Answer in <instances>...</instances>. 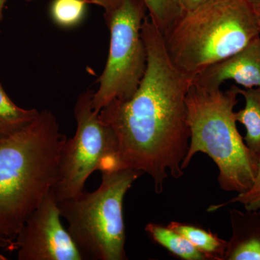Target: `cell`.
I'll return each instance as SVG.
<instances>
[{
	"label": "cell",
	"mask_w": 260,
	"mask_h": 260,
	"mask_svg": "<svg viewBox=\"0 0 260 260\" xmlns=\"http://www.w3.org/2000/svg\"><path fill=\"white\" fill-rule=\"evenodd\" d=\"M67 139L44 109L30 125L0 140V234L10 242L52 190Z\"/></svg>",
	"instance_id": "obj_2"
},
{
	"label": "cell",
	"mask_w": 260,
	"mask_h": 260,
	"mask_svg": "<svg viewBox=\"0 0 260 260\" xmlns=\"http://www.w3.org/2000/svg\"><path fill=\"white\" fill-rule=\"evenodd\" d=\"M148 16L162 35L184 13L179 0H143Z\"/></svg>",
	"instance_id": "obj_16"
},
{
	"label": "cell",
	"mask_w": 260,
	"mask_h": 260,
	"mask_svg": "<svg viewBox=\"0 0 260 260\" xmlns=\"http://www.w3.org/2000/svg\"><path fill=\"white\" fill-rule=\"evenodd\" d=\"M59 202L49 191L30 214L13 243L18 260H83L60 220Z\"/></svg>",
	"instance_id": "obj_8"
},
{
	"label": "cell",
	"mask_w": 260,
	"mask_h": 260,
	"mask_svg": "<svg viewBox=\"0 0 260 260\" xmlns=\"http://www.w3.org/2000/svg\"><path fill=\"white\" fill-rule=\"evenodd\" d=\"M8 0H0V23L3 20V9Z\"/></svg>",
	"instance_id": "obj_22"
},
{
	"label": "cell",
	"mask_w": 260,
	"mask_h": 260,
	"mask_svg": "<svg viewBox=\"0 0 260 260\" xmlns=\"http://www.w3.org/2000/svg\"><path fill=\"white\" fill-rule=\"evenodd\" d=\"M234 203H240L244 205L245 210H257L260 208V159L257 174L252 187L245 192L238 194L237 196L223 203L210 205L208 208V212L211 213L217 211L220 208Z\"/></svg>",
	"instance_id": "obj_17"
},
{
	"label": "cell",
	"mask_w": 260,
	"mask_h": 260,
	"mask_svg": "<svg viewBox=\"0 0 260 260\" xmlns=\"http://www.w3.org/2000/svg\"><path fill=\"white\" fill-rule=\"evenodd\" d=\"M90 4H93L101 7L104 11H110L120 6L124 0H85Z\"/></svg>",
	"instance_id": "obj_18"
},
{
	"label": "cell",
	"mask_w": 260,
	"mask_h": 260,
	"mask_svg": "<svg viewBox=\"0 0 260 260\" xmlns=\"http://www.w3.org/2000/svg\"><path fill=\"white\" fill-rule=\"evenodd\" d=\"M247 1L252 7L256 14L260 15V0H247Z\"/></svg>",
	"instance_id": "obj_21"
},
{
	"label": "cell",
	"mask_w": 260,
	"mask_h": 260,
	"mask_svg": "<svg viewBox=\"0 0 260 260\" xmlns=\"http://www.w3.org/2000/svg\"><path fill=\"white\" fill-rule=\"evenodd\" d=\"M145 232L157 244L166 248L174 255L184 260H208L206 256L197 249L185 237L169 227L150 223L145 228Z\"/></svg>",
	"instance_id": "obj_14"
},
{
	"label": "cell",
	"mask_w": 260,
	"mask_h": 260,
	"mask_svg": "<svg viewBox=\"0 0 260 260\" xmlns=\"http://www.w3.org/2000/svg\"><path fill=\"white\" fill-rule=\"evenodd\" d=\"M168 227L185 237L208 260H224L228 241L219 237L216 234L190 224L176 221L171 222Z\"/></svg>",
	"instance_id": "obj_12"
},
{
	"label": "cell",
	"mask_w": 260,
	"mask_h": 260,
	"mask_svg": "<svg viewBox=\"0 0 260 260\" xmlns=\"http://www.w3.org/2000/svg\"><path fill=\"white\" fill-rule=\"evenodd\" d=\"M229 213L232 234L224 260H260V208Z\"/></svg>",
	"instance_id": "obj_10"
},
{
	"label": "cell",
	"mask_w": 260,
	"mask_h": 260,
	"mask_svg": "<svg viewBox=\"0 0 260 260\" xmlns=\"http://www.w3.org/2000/svg\"><path fill=\"white\" fill-rule=\"evenodd\" d=\"M143 174L133 169L102 172L96 190L59 202L61 216L83 259H127L123 202Z\"/></svg>",
	"instance_id": "obj_5"
},
{
	"label": "cell",
	"mask_w": 260,
	"mask_h": 260,
	"mask_svg": "<svg viewBox=\"0 0 260 260\" xmlns=\"http://www.w3.org/2000/svg\"><path fill=\"white\" fill-rule=\"evenodd\" d=\"M259 36L258 15L247 0H208L183 13L164 38L173 64L193 79Z\"/></svg>",
	"instance_id": "obj_4"
},
{
	"label": "cell",
	"mask_w": 260,
	"mask_h": 260,
	"mask_svg": "<svg viewBox=\"0 0 260 260\" xmlns=\"http://www.w3.org/2000/svg\"><path fill=\"white\" fill-rule=\"evenodd\" d=\"M13 242H10L8 239H5L3 236L0 234V249H3V248H7L10 250H13ZM0 259H5L3 256L0 255Z\"/></svg>",
	"instance_id": "obj_20"
},
{
	"label": "cell",
	"mask_w": 260,
	"mask_h": 260,
	"mask_svg": "<svg viewBox=\"0 0 260 260\" xmlns=\"http://www.w3.org/2000/svg\"><path fill=\"white\" fill-rule=\"evenodd\" d=\"M141 34L148 66L138 90L128 100L109 103L99 116L116 135L121 168L146 173L160 194L168 172L175 179L184 175L190 140L186 96L193 79L173 64L164 35L148 15Z\"/></svg>",
	"instance_id": "obj_1"
},
{
	"label": "cell",
	"mask_w": 260,
	"mask_h": 260,
	"mask_svg": "<svg viewBox=\"0 0 260 260\" xmlns=\"http://www.w3.org/2000/svg\"><path fill=\"white\" fill-rule=\"evenodd\" d=\"M93 93L88 89L75 102L76 133L67 139L61 150L57 180L52 189L58 202L81 194L87 179L95 171L122 169L116 135L92 108Z\"/></svg>",
	"instance_id": "obj_7"
},
{
	"label": "cell",
	"mask_w": 260,
	"mask_h": 260,
	"mask_svg": "<svg viewBox=\"0 0 260 260\" xmlns=\"http://www.w3.org/2000/svg\"><path fill=\"white\" fill-rule=\"evenodd\" d=\"M147 11L143 0H124L116 9L104 12L110 44L99 89L91 100L99 114L113 101L131 99L144 77L148 52L141 28Z\"/></svg>",
	"instance_id": "obj_6"
},
{
	"label": "cell",
	"mask_w": 260,
	"mask_h": 260,
	"mask_svg": "<svg viewBox=\"0 0 260 260\" xmlns=\"http://www.w3.org/2000/svg\"><path fill=\"white\" fill-rule=\"evenodd\" d=\"M232 87L245 100V107L235 113L236 119L245 126L244 143L260 158V88H241Z\"/></svg>",
	"instance_id": "obj_11"
},
{
	"label": "cell",
	"mask_w": 260,
	"mask_h": 260,
	"mask_svg": "<svg viewBox=\"0 0 260 260\" xmlns=\"http://www.w3.org/2000/svg\"><path fill=\"white\" fill-rule=\"evenodd\" d=\"M258 20H259V23L260 25V15H258Z\"/></svg>",
	"instance_id": "obj_24"
},
{
	"label": "cell",
	"mask_w": 260,
	"mask_h": 260,
	"mask_svg": "<svg viewBox=\"0 0 260 260\" xmlns=\"http://www.w3.org/2000/svg\"><path fill=\"white\" fill-rule=\"evenodd\" d=\"M88 4L85 0H52L49 15L57 26L73 28L85 18Z\"/></svg>",
	"instance_id": "obj_15"
},
{
	"label": "cell",
	"mask_w": 260,
	"mask_h": 260,
	"mask_svg": "<svg viewBox=\"0 0 260 260\" xmlns=\"http://www.w3.org/2000/svg\"><path fill=\"white\" fill-rule=\"evenodd\" d=\"M37 109H25L15 104L0 83V140L21 131L39 116Z\"/></svg>",
	"instance_id": "obj_13"
},
{
	"label": "cell",
	"mask_w": 260,
	"mask_h": 260,
	"mask_svg": "<svg viewBox=\"0 0 260 260\" xmlns=\"http://www.w3.org/2000/svg\"><path fill=\"white\" fill-rule=\"evenodd\" d=\"M208 0H179L181 8L184 13L196 10L206 3Z\"/></svg>",
	"instance_id": "obj_19"
},
{
	"label": "cell",
	"mask_w": 260,
	"mask_h": 260,
	"mask_svg": "<svg viewBox=\"0 0 260 260\" xmlns=\"http://www.w3.org/2000/svg\"><path fill=\"white\" fill-rule=\"evenodd\" d=\"M238 95L232 86L222 90L191 84L186 96L190 140L181 169L188 167L195 154H206L218 168L220 189L240 194L252 187L260 158L237 129Z\"/></svg>",
	"instance_id": "obj_3"
},
{
	"label": "cell",
	"mask_w": 260,
	"mask_h": 260,
	"mask_svg": "<svg viewBox=\"0 0 260 260\" xmlns=\"http://www.w3.org/2000/svg\"><path fill=\"white\" fill-rule=\"evenodd\" d=\"M25 1L28 2V3H31V2L37 1V0H25Z\"/></svg>",
	"instance_id": "obj_23"
},
{
	"label": "cell",
	"mask_w": 260,
	"mask_h": 260,
	"mask_svg": "<svg viewBox=\"0 0 260 260\" xmlns=\"http://www.w3.org/2000/svg\"><path fill=\"white\" fill-rule=\"evenodd\" d=\"M232 80L244 88H260V36L236 54L203 70L192 83L208 88H221Z\"/></svg>",
	"instance_id": "obj_9"
}]
</instances>
